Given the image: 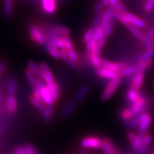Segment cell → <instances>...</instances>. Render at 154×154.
Segmentation results:
<instances>
[{
	"instance_id": "obj_50",
	"label": "cell",
	"mask_w": 154,
	"mask_h": 154,
	"mask_svg": "<svg viewBox=\"0 0 154 154\" xmlns=\"http://www.w3.org/2000/svg\"><path fill=\"white\" fill-rule=\"evenodd\" d=\"M68 154H74V153H72V152H70V153H69Z\"/></svg>"
},
{
	"instance_id": "obj_36",
	"label": "cell",
	"mask_w": 154,
	"mask_h": 154,
	"mask_svg": "<svg viewBox=\"0 0 154 154\" xmlns=\"http://www.w3.org/2000/svg\"><path fill=\"white\" fill-rule=\"evenodd\" d=\"M66 50V49H65ZM67 55L69 56V57L72 60L74 61L75 63H76L77 65L80 63V59H79V56L77 51L75 50L74 49H67L66 50Z\"/></svg>"
},
{
	"instance_id": "obj_24",
	"label": "cell",
	"mask_w": 154,
	"mask_h": 154,
	"mask_svg": "<svg viewBox=\"0 0 154 154\" xmlns=\"http://www.w3.org/2000/svg\"><path fill=\"white\" fill-rule=\"evenodd\" d=\"M153 64V59H151L146 61H139L136 63L137 67V72L145 73L148 69L151 68Z\"/></svg>"
},
{
	"instance_id": "obj_32",
	"label": "cell",
	"mask_w": 154,
	"mask_h": 154,
	"mask_svg": "<svg viewBox=\"0 0 154 154\" xmlns=\"http://www.w3.org/2000/svg\"><path fill=\"white\" fill-rule=\"evenodd\" d=\"M119 116H120V119L123 121H124V122H126V121L130 120V119L135 117L134 113H132L131 110L128 107H126L125 109H122L120 111V113H119Z\"/></svg>"
},
{
	"instance_id": "obj_44",
	"label": "cell",
	"mask_w": 154,
	"mask_h": 154,
	"mask_svg": "<svg viewBox=\"0 0 154 154\" xmlns=\"http://www.w3.org/2000/svg\"><path fill=\"white\" fill-rule=\"evenodd\" d=\"M32 94H33L34 96H35V97L38 100V101H40L41 102H42V103H44V101H43V99H42L41 92H40L39 88H38L37 86H36V85L34 86H32ZM44 104H45V103H44Z\"/></svg>"
},
{
	"instance_id": "obj_48",
	"label": "cell",
	"mask_w": 154,
	"mask_h": 154,
	"mask_svg": "<svg viewBox=\"0 0 154 154\" xmlns=\"http://www.w3.org/2000/svg\"><path fill=\"white\" fill-rule=\"evenodd\" d=\"M110 1V5L109 7H113L115 5H116L119 2H120L121 0H109Z\"/></svg>"
},
{
	"instance_id": "obj_7",
	"label": "cell",
	"mask_w": 154,
	"mask_h": 154,
	"mask_svg": "<svg viewBox=\"0 0 154 154\" xmlns=\"http://www.w3.org/2000/svg\"><path fill=\"white\" fill-rule=\"evenodd\" d=\"M152 122H153V116L149 112L146 111L141 113L139 124L136 128L138 134H146L151 126Z\"/></svg>"
},
{
	"instance_id": "obj_39",
	"label": "cell",
	"mask_w": 154,
	"mask_h": 154,
	"mask_svg": "<svg viewBox=\"0 0 154 154\" xmlns=\"http://www.w3.org/2000/svg\"><path fill=\"white\" fill-rule=\"evenodd\" d=\"M94 29L90 27L86 32L84 33V36H83V41L84 43L87 44L88 42H90L93 38L94 34Z\"/></svg>"
},
{
	"instance_id": "obj_8",
	"label": "cell",
	"mask_w": 154,
	"mask_h": 154,
	"mask_svg": "<svg viewBox=\"0 0 154 154\" xmlns=\"http://www.w3.org/2000/svg\"><path fill=\"white\" fill-rule=\"evenodd\" d=\"M128 80L129 84V87L133 89L141 91L142 86H143L144 79H145V73L137 72L134 76L126 78Z\"/></svg>"
},
{
	"instance_id": "obj_11",
	"label": "cell",
	"mask_w": 154,
	"mask_h": 154,
	"mask_svg": "<svg viewBox=\"0 0 154 154\" xmlns=\"http://www.w3.org/2000/svg\"><path fill=\"white\" fill-rule=\"evenodd\" d=\"M95 73L98 76L100 77V78L104 79H108V80L114 79L120 77L119 76L118 72H113V71L109 70V69L103 68V67H101V66H100L99 68L98 69H96Z\"/></svg>"
},
{
	"instance_id": "obj_20",
	"label": "cell",
	"mask_w": 154,
	"mask_h": 154,
	"mask_svg": "<svg viewBox=\"0 0 154 154\" xmlns=\"http://www.w3.org/2000/svg\"><path fill=\"white\" fill-rule=\"evenodd\" d=\"M152 139H153V136L150 133H146L144 135V137L143 139V142H142L141 146H140L139 151H138L137 154H146L149 149V147L151 144Z\"/></svg>"
},
{
	"instance_id": "obj_15",
	"label": "cell",
	"mask_w": 154,
	"mask_h": 154,
	"mask_svg": "<svg viewBox=\"0 0 154 154\" xmlns=\"http://www.w3.org/2000/svg\"><path fill=\"white\" fill-rule=\"evenodd\" d=\"M42 9L47 14H54L57 9V0H42Z\"/></svg>"
},
{
	"instance_id": "obj_13",
	"label": "cell",
	"mask_w": 154,
	"mask_h": 154,
	"mask_svg": "<svg viewBox=\"0 0 154 154\" xmlns=\"http://www.w3.org/2000/svg\"><path fill=\"white\" fill-rule=\"evenodd\" d=\"M77 106H78V103L74 99L70 100V101L67 102L61 110L60 116L61 118H68L69 116L72 115L75 109H76Z\"/></svg>"
},
{
	"instance_id": "obj_38",
	"label": "cell",
	"mask_w": 154,
	"mask_h": 154,
	"mask_svg": "<svg viewBox=\"0 0 154 154\" xmlns=\"http://www.w3.org/2000/svg\"><path fill=\"white\" fill-rule=\"evenodd\" d=\"M153 37H154V26L151 29H149L148 30L145 34H144V36H143V38L141 41V44H143V46L145 45V44H147L149 41H151Z\"/></svg>"
},
{
	"instance_id": "obj_6",
	"label": "cell",
	"mask_w": 154,
	"mask_h": 154,
	"mask_svg": "<svg viewBox=\"0 0 154 154\" xmlns=\"http://www.w3.org/2000/svg\"><path fill=\"white\" fill-rule=\"evenodd\" d=\"M144 135L145 134H140L138 133L137 134L132 130H129L127 132V138H128V141H129L132 149L136 153L139 151L140 146H141Z\"/></svg>"
},
{
	"instance_id": "obj_37",
	"label": "cell",
	"mask_w": 154,
	"mask_h": 154,
	"mask_svg": "<svg viewBox=\"0 0 154 154\" xmlns=\"http://www.w3.org/2000/svg\"><path fill=\"white\" fill-rule=\"evenodd\" d=\"M116 16L117 20H118L121 24L124 25V26H128V25L130 24L129 21L128 20L126 14H124V13H121V12H120V11H118L116 10Z\"/></svg>"
},
{
	"instance_id": "obj_28",
	"label": "cell",
	"mask_w": 154,
	"mask_h": 154,
	"mask_svg": "<svg viewBox=\"0 0 154 154\" xmlns=\"http://www.w3.org/2000/svg\"><path fill=\"white\" fill-rule=\"evenodd\" d=\"M127 28H128V31H129L131 34L135 38H137L138 40H139L140 42L142 41V39L143 38L144 34L140 30L139 28H138L137 26H134V25H133L131 24L128 25V26H127Z\"/></svg>"
},
{
	"instance_id": "obj_22",
	"label": "cell",
	"mask_w": 154,
	"mask_h": 154,
	"mask_svg": "<svg viewBox=\"0 0 154 154\" xmlns=\"http://www.w3.org/2000/svg\"><path fill=\"white\" fill-rule=\"evenodd\" d=\"M49 27L58 36H69V34H71L70 29L66 26H62V25H51V26H49Z\"/></svg>"
},
{
	"instance_id": "obj_19",
	"label": "cell",
	"mask_w": 154,
	"mask_h": 154,
	"mask_svg": "<svg viewBox=\"0 0 154 154\" xmlns=\"http://www.w3.org/2000/svg\"><path fill=\"white\" fill-rule=\"evenodd\" d=\"M89 87L86 85H83L79 88L78 91H76V94L74 96V100L77 103H79L82 102L84 99H86V96H88V93H89Z\"/></svg>"
},
{
	"instance_id": "obj_5",
	"label": "cell",
	"mask_w": 154,
	"mask_h": 154,
	"mask_svg": "<svg viewBox=\"0 0 154 154\" xmlns=\"http://www.w3.org/2000/svg\"><path fill=\"white\" fill-rule=\"evenodd\" d=\"M101 149L104 154H124L119 146L109 137L102 138Z\"/></svg>"
},
{
	"instance_id": "obj_30",
	"label": "cell",
	"mask_w": 154,
	"mask_h": 154,
	"mask_svg": "<svg viewBox=\"0 0 154 154\" xmlns=\"http://www.w3.org/2000/svg\"><path fill=\"white\" fill-rule=\"evenodd\" d=\"M29 101L31 102V103L32 104V106L35 108L36 110L39 111V112L42 113V111H44V109H45L46 107L45 104L40 101H38V100L36 99L35 96H34L32 94H31L29 95Z\"/></svg>"
},
{
	"instance_id": "obj_33",
	"label": "cell",
	"mask_w": 154,
	"mask_h": 154,
	"mask_svg": "<svg viewBox=\"0 0 154 154\" xmlns=\"http://www.w3.org/2000/svg\"><path fill=\"white\" fill-rule=\"evenodd\" d=\"M24 73L25 75H26V79H27L29 84H30V86H34L36 85V80H37V78L36 76L34 75V74L32 71L30 70L29 69L26 68L24 70Z\"/></svg>"
},
{
	"instance_id": "obj_1",
	"label": "cell",
	"mask_w": 154,
	"mask_h": 154,
	"mask_svg": "<svg viewBox=\"0 0 154 154\" xmlns=\"http://www.w3.org/2000/svg\"><path fill=\"white\" fill-rule=\"evenodd\" d=\"M121 79H122L119 77V78L109 81V82L106 86L101 96V100L102 101L105 102L109 101L112 97L115 92L116 91V90L118 89L119 86H120Z\"/></svg>"
},
{
	"instance_id": "obj_25",
	"label": "cell",
	"mask_w": 154,
	"mask_h": 154,
	"mask_svg": "<svg viewBox=\"0 0 154 154\" xmlns=\"http://www.w3.org/2000/svg\"><path fill=\"white\" fill-rule=\"evenodd\" d=\"M28 68L34 73V75L36 76V78L39 79L44 81V76L42 74V72L40 69L39 65H38L35 61H29L27 63Z\"/></svg>"
},
{
	"instance_id": "obj_4",
	"label": "cell",
	"mask_w": 154,
	"mask_h": 154,
	"mask_svg": "<svg viewBox=\"0 0 154 154\" xmlns=\"http://www.w3.org/2000/svg\"><path fill=\"white\" fill-rule=\"evenodd\" d=\"M36 86L39 88L40 92H41L42 99H43L44 103L45 105H50V106H54L55 101L54 100L52 96L49 88H47L46 85L44 81L37 79L36 80Z\"/></svg>"
},
{
	"instance_id": "obj_3",
	"label": "cell",
	"mask_w": 154,
	"mask_h": 154,
	"mask_svg": "<svg viewBox=\"0 0 154 154\" xmlns=\"http://www.w3.org/2000/svg\"><path fill=\"white\" fill-rule=\"evenodd\" d=\"M29 36L32 41L40 45H44L47 41V36L43 29H41L36 24H32L30 26Z\"/></svg>"
},
{
	"instance_id": "obj_21",
	"label": "cell",
	"mask_w": 154,
	"mask_h": 154,
	"mask_svg": "<svg viewBox=\"0 0 154 154\" xmlns=\"http://www.w3.org/2000/svg\"><path fill=\"white\" fill-rule=\"evenodd\" d=\"M45 49H47V52L49 54L50 56H51L54 59H59L60 58V49L57 48L55 45H54L52 43L49 41H46V43L44 44Z\"/></svg>"
},
{
	"instance_id": "obj_52",
	"label": "cell",
	"mask_w": 154,
	"mask_h": 154,
	"mask_svg": "<svg viewBox=\"0 0 154 154\" xmlns=\"http://www.w3.org/2000/svg\"><path fill=\"white\" fill-rule=\"evenodd\" d=\"M152 39H153V42H154V37H153V38H152Z\"/></svg>"
},
{
	"instance_id": "obj_12",
	"label": "cell",
	"mask_w": 154,
	"mask_h": 154,
	"mask_svg": "<svg viewBox=\"0 0 154 154\" xmlns=\"http://www.w3.org/2000/svg\"><path fill=\"white\" fill-rule=\"evenodd\" d=\"M142 95H143V93H141L140 91H137V90L128 87L126 91V94H125L128 106L138 101L141 98Z\"/></svg>"
},
{
	"instance_id": "obj_23",
	"label": "cell",
	"mask_w": 154,
	"mask_h": 154,
	"mask_svg": "<svg viewBox=\"0 0 154 154\" xmlns=\"http://www.w3.org/2000/svg\"><path fill=\"white\" fill-rule=\"evenodd\" d=\"M4 14L6 18H10L14 13V3L13 0H4Z\"/></svg>"
},
{
	"instance_id": "obj_51",
	"label": "cell",
	"mask_w": 154,
	"mask_h": 154,
	"mask_svg": "<svg viewBox=\"0 0 154 154\" xmlns=\"http://www.w3.org/2000/svg\"><path fill=\"white\" fill-rule=\"evenodd\" d=\"M151 154H154V151H153V152H152V153H151Z\"/></svg>"
},
{
	"instance_id": "obj_2",
	"label": "cell",
	"mask_w": 154,
	"mask_h": 154,
	"mask_svg": "<svg viewBox=\"0 0 154 154\" xmlns=\"http://www.w3.org/2000/svg\"><path fill=\"white\" fill-rule=\"evenodd\" d=\"M102 144V138L96 136H87L80 140L81 148L92 150L100 149Z\"/></svg>"
},
{
	"instance_id": "obj_26",
	"label": "cell",
	"mask_w": 154,
	"mask_h": 154,
	"mask_svg": "<svg viewBox=\"0 0 154 154\" xmlns=\"http://www.w3.org/2000/svg\"><path fill=\"white\" fill-rule=\"evenodd\" d=\"M17 91V82L14 78H10L7 84V93L8 96H16Z\"/></svg>"
},
{
	"instance_id": "obj_9",
	"label": "cell",
	"mask_w": 154,
	"mask_h": 154,
	"mask_svg": "<svg viewBox=\"0 0 154 154\" xmlns=\"http://www.w3.org/2000/svg\"><path fill=\"white\" fill-rule=\"evenodd\" d=\"M129 64L128 63L124 62V61H117V62H116V61H111L101 58V66L116 72L119 73V72H120L121 69H124Z\"/></svg>"
},
{
	"instance_id": "obj_35",
	"label": "cell",
	"mask_w": 154,
	"mask_h": 154,
	"mask_svg": "<svg viewBox=\"0 0 154 154\" xmlns=\"http://www.w3.org/2000/svg\"><path fill=\"white\" fill-rule=\"evenodd\" d=\"M116 26V20L113 19V20H111L109 22V24H108L106 27L104 28V36L107 38H109L110 36L112 35L113 32H114V29Z\"/></svg>"
},
{
	"instance_id": "obj_18",
	"label": "cell",
	"mask_w": 154,
	"mask_h": 154,
	"mask_svg": "<svg viewBox=\"0 0 154 154\" xmlns=\"http://www.w3.org/2000/svg\"><path fill=\"white\" fill-rule=\"evenodd\" d=\"M46 85H47V88H49L50 92H51V96H52L55 103H57V102L59 101V99H60L61 96L60 88H59L58 83L57 82H54L51 83V84H46Z\"/></svg>"
},
{
	"instance_id": "obj_14",
	"label": "cell",
	"mask_w": 154,
	"mask_h": 154,
	"mask_svg": "<svg viewBox=\"0 0 154 154\" xmlns=\"http://www.w3.org/2000/svg\"><path fill=\"white\" fill-rule=\"evenodd\" d=\"M39 67L41 69L42 74H43L44 81L46 84H51V83L56 82L53 73L51 72V69H50L49 66H48L47 63L41 62L39 63Z\"/></svg>"
},
{
	"instance_id": "obj_10",
	"label": "cell",
	"mask_w": 154,
	"mask_h": 154,
	"mask_svg": "<svg viewBox=\"0 0 154 154\" xmlns=\"http://www.w3.org/2000/svg\"><path fill=\"white\" fill-rule=\"evenodd\" d=\"M5 109L7 113L14 115L18 110V102L16 96H8L5 101Z\"/></svg>"
},
{
	"instance_id": "obj_29",
	"label": "cell",
	"mask_w": 154,
	"mask_h": 154,
	"mask_svg": "<svg viewBox=\"0 0 154 154\" xmlns=\"http://www.w3.org/2000/svg\"><path fill=\"white\" fill-rule=\"evenodd\" d=\"M60 58L61 59H62V60L72 69H76L78 68V65H77L76 63H75L74 61L69 57V56L67 55L66 51L65 49H60Z\"/></svg>"
},
{
	"instance_id": "obj_16",
	"label": "cell",
	"mask_w": 154,
	"mask_h": 154,
	"mask_svg": "<svg viewBox=\"0 0 154 154\" xmlns=\"http://www.w3.org/2000/svg\"><path fill=\"white\" fill-rule=\"evenodd\" d=\"M125 14H126L128 20L129 21L130 24L134 25V26H137L138 28H140V29H145L146 28V26H147V24H146L145 21H143V19H140L139 17H136V15H134V14H132V13L129 12V11L126 12Z\"/></svg>"
},
{
	"instance_id": "obj_42",
	"label": "cell",
	"mask_w": 154,
	"mask_h": 154,
	"mask_svg": "<svg viewBox=\"0 0 154 154\" xmlns=\"http://www.w3.org/2000/svg\"><path fill=\"white\" fill-rule=\"evenodd\" d=\"M113 7V8H114L116 10H117L118 11H120L121 13H124V14H126V12H128V9H127L126 7L125 6V5L123 2H119L118 3L116 4V5H115L113 7Z\"/></svg>"
},
{
	"instance_id": "obj_46",
	"label": "cell",
	"mask_w": 154,
	"mask_h": 154,
	"mask_svg": "<svg viewBox=\"0 0 154 154\" xmlns=\"http://www.w3.org/2000/svg\"><path fill=\"white\" fill-rule=\"evenodd\" d=\"M24 146L26 149V154H37L36 149L32 144L26 143L24 144Z\"/></svg>"
},
{
	"instance_id": "obj_45",
	"label": "cell",
	"mask_w": 154,
	"mask_h": 154,
	"mask_svg": "<svg viewBox=\"0 0 154 154\" xmlns=\"http://www.w3.org/2000/svg\"><path fill=\"white\" fill-rule=\"evenodd\" d=\"M11 154H26V149L24 145H19L14 147Z\"/></svg>"
},
{
	"instance_id": "obj_27",
	"label": "cell",
	"mask_w": 154,
	"mask_h": 154,
	"mask_svg": "<svg viewBox=\"0 0 154 154\" xmlns=\"http://www.w3.org/2000/svg\"><path fill=\"white\" fill-rule=\"evenodd\" d=\"M54 106L46 105L45 109H44V111L41 113L44 120L46 122H51V119H52L54 114Z\"/></svg>"
},
{
	"instance_id": "obj_43",
	"label": "cell",
	"mask_w": 154,
	"mask_h": 154,
	"mask_svg": "<svg viewBox=\"0 0 154 154\" xmlns=\"http://www.w3.org/2000/svg\"><path fill=\"white\" fill-rule=\"evenodd\" d=\"M154 9V0H146L143 6V9L146 12H151Z\"/></svg>"
},
{
	"instance_id": "obj_47",
	"label": "cell",
	"mask_w": 154,
	"mask_h": 154,
	"mask_svg": "<svg viewBox=\"0 0 154 154\" xmlns=\"http://www.w3.org/2000/svg\"><path fill=\"white\" fill-rule=\"evenodd\" d=\"M7 69V63L5 61H0V79Z\"/></svg>"
},
{
	"instance_id": "obj_34",
	"label": "cell",
	"mask_w": 154,
	"mask_h": 154,
	"mask_svg": "<svg viewBox=\"0 0 154 154\" xmlns=\"http://www.w3.org/2000/svg\"><path fill=\"white\" fill-rule=\"evenodd\" d=\"M153 57H154V48H152V49L145 50L144 52L140 54L138 57L137 61L149 60V59H153Z\"/></svg>"
},
{
	"instance_id": "obj_41",
	"label": "cell",
	"mask_w": 154,
	"mask_h": 154,
	"mask_svg": "<svg viewBox=\"0 0 154 154\" xmlns=\"http://www.w3.org/2000/svg\"><path fill=\"white\" fill-rule=\"evenodd\" d=\"M63 42H64V45H65V49H74V43H73L72 38L69 37V36H62Z\"/></svg>"
},
{
	"instance_id": "obj_49",
	"label": "cell",
	"mask_w": 154,
	"mask_h": 154,
	"mask_svg": "<svg viewBox=\"0 0 154 154\" xmlns=\"http://www.w3.org/2000/svg\"><path fill=\"white\" fill-rule=\"evenodd\" d=\"M152 83H153V85L154 86V77L153 78V79H152Z\"/></svg>"
},
{
	"instance_id": "obj_40",
	"label": "cell",
	"mask_w": 154,
	"mask_h": 154,
	"mask_svg": "<svg viewBox=\"0 0 154 154\" xmlns=\"http://www.w3.org/2000/svg\"><path fill=\"white\" fill-rule=\"evenodd\" d=\"M102 14H103V11H99V12H96L95 15V17H94L93 23L91 24V28H93L95 29L99 26L100 24H101V18H102Z\"/></svg>"
},
{
	"instance_id": "obj_17",
	"label": "cell",
	"mask_w": 154,
	"mask_h": 154,
	"mask_svg": "<svg viewBox=\"0 0 154 154\" xmlns=\"http://www.w3.org/2000/svg\"><path fill=\"white\" fill-rule=\"evenodd\" d=\"M137 73V67L136 64H129L124 69L119 72V75L121 79H126L134 76Z\"/></svg>"
},
{
	"instance_id": "obj_31",
	"label": "cell",
	"mask_w": 154,
	"mask_h": 154,
	"mask_svg": "<svg viewBox=\"0 0 154 154\" xmlns=\"http://www.w3.org/2000/svg\"><path fill=\"white\" fill-rule=\"evenodd\" d=\"M140 116H141V113L134 117V118L130 119V120L126 121V122H125V126L130 130L134 129V128H137L140 120Z\"/></svg>"
}]
</instances>
